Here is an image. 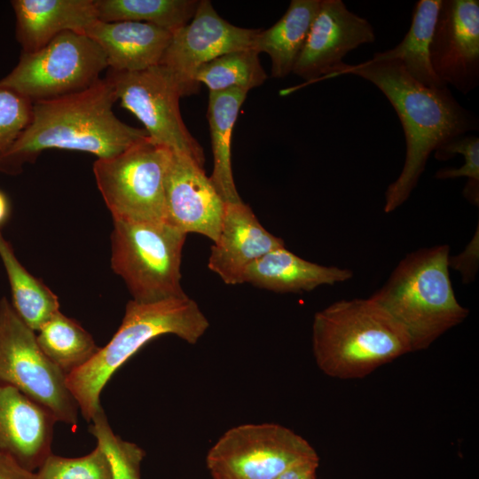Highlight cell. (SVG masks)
Wrapping results in <instances>:
<instances>
[{
    "label": "cell",
    "mask_w": 479,
    "mask_h": 479,
    "mask_svg": "<svg viewBox=\"0 0 479 479\" xmlns=\"http://www.w3.org/2000/svg\"><path fill=\"white\" fill-rule=\"evenodd\" d=\"M11 214V203L7 195L0 190V228L8 221Z\"/></svg>",
    "instance_id": "cell-35"
},
{
    "label": "cell",
    "mask_w": 479,
    "mask_h": 479,
    "mask_svg": "<svg viewBox=\"0 0 479 479\" xmlns=\"http://www.w3.org/2000/svg\"><path fill=\"white\" fill-rule=\"evenodd\" d=\"M106 78L112 84L121 106L141 122L153 143L185 154L204 167L203 149L185 125L180 114L182 89L168 67L157 65L136 72L109 69Z\"/></svg>",
    "instance_id": "cell-10"
},
{
    "label": "cell",
    "mask_w": 479,
    "mask_h": 479,
    "mask_svg": "<svg viewBox=\"0 0 479 479\" xmlns=\"http://www.w3.org/2000/svg\"><path fill=\"white\" fill-rule=\"evenodd\" d=\"M318 464V457L300 461L286 469L275 479H316Z\"/></svg>",
    "instance_id": "cell-34"
},
{
    "label": "cell",
    "mask_w": 479,
    "mask_h": 479,
    "mask_svg": "<svg viewBox=\"0 0 479 479\" xmlns=\"http://www.w3.org/2000/svg\"><path fill=\"white\" fill-rule=\"evenodd\" d=\"M170 155L147 137L96 160V184L113 221L166 222L164 179Z\"/></svg>",
    "instance_id": "cell-7"
},
{
    "label": "cell",
    "mask_w": 479,
    "mask_h": 479,
    "mask_svg": "<svg viewBox=\"0 0 479 479\" xmlns=\"http://www.w3.org/2000/svg\"><path fill=\"white\" fill-rule=\"evenodd\" d=\"M53 415L16 388L0 383V452L36 471L52 453Z\"/></svg>",
    "instance_id": "cell-17"
},
{
    "label": "cell",
    "mask_w": 479,
    "mask_h": 479,
    "mask_svg": "<svg viewBox=\"0 0 479 479\" xmlns=\"http://www.w3.org/2000/svg\"><path fill=\"white\" fill-rule=\"evenodd\" d=\"M247 92L240 89L209 91L207 118L214 159L209 178L224 203L242 201L234 183L231 145L233 127Z\"/></svg>",
    "instance_id": "cell-21"
},
{
    "label": "cell",
    "mask_w": 479,
    "mask_h": 479,
    "mask_svg": "<svg viewBox=\"0 0 479 479\" xmlns=\"http://www.w3.org/2000/svg\"><path fill=\"white\" fill-rule=\"evenodd\" d=\"M66 378L39 347L35 332L3 296L0 299V383L16 388L47 409L57 421L75 430L79 407Z\"/></svg>",
    "instance_id": "cell-8"
},
{
    "label": "cell",
    "mask_w": 479,
    "mask_h": 479,
    "mask_svg": "<svg viewBox=\"0 0 479 479\" xmlns=\"http://www.w3.org/2000/svg\"><path fill=\"white\" fill-rule=\"evenodd\" d=\"M449 257L448 245L409 253L371 296L406 331L412 351L429 347L469 313L456 299Z\"/></svg>",
    "instance_id": "cell-5"
},
{
    "label": "cell",
    "mask_w": 479,
    "mask_h": 479,
    "mask_svg": "<svg viewBox=\"0 0 479 479\" xmlns=\"http://www.w3.org/2000/svg\"><path fill=\"white\" fill-rule=\"evenodd\" d=\"M457 153L464 157V164L458 169L444 168L437 170V179L467 177L463 190L464 197L474 205L479 203V138L475 136H459L444 143L435 150L438 161H446Z\"/></svg>",
    "instance_id": "cell-29"
},
{
    "label": "cell",
    "mask_w": 479,
    "mask_h": 479,
    "mask_svg": "<svg viewBox=\"0 0 479 479\" xmlns=\"http://www.w3.org/2000/svg\"><path fill=\"white\" fill-rule=\"evenodd\" d=\"M311 342L319 369L339 379L363 378L412 351L406 331L371 297L341 300L318 311Z\"/></svg>",
    "instance_id": "cell-3"
},
{
    "label": "cell",
    "mask_w": 479,
    "mask_h": 479,
    "mask_svg": "<svg viewBox=\"0 0 479 479\" xmlns=\"http://www.w3.org/2000/svg\"><path fill=\"white\" fill-rule=\"evenodd\" d=\"M352 277L353 272L349 269L310 262L284 247L269 252L251 264L243 283L276 293H300L323 285L345 282Z\"/></svg>",
    "instance_id": "cell-20"
},
{
    "label": "cell",
    "mask_w": 479,
    "mask_h": 479,
    "mask_svg": "<svg viewBox=\"0 0 479 479\" xmlns=\"http://www.w3.org/2000/svg\"><path fill=\"white\" fill-rule=\"evenodd\" d=\"M209 322L188 295L156 302H128L121 326L109 342L84 365L67 375V386L90 423L102 407L101 391L113 374L152 340L173 334L195 344Z\"/></svg>",
    "instance_id": "cell-4"
},
{
    "label": "cell",
    "mask_w": 479,
    "mask_h": 479,
    "mask_svg": "<svg viewBox=\"0 0 479 479\" xmlns=\"http://www.w3.org/2000/svg\"><path fill=\"white\" fill-rule=\"evenodd\" d=\"M37 332L39 347L66 375L84 365L99 349L90 334L60 310Z\"/></svg>",
    "instance_id": "cell-25"
},
{
    "label": "cell",
    "mask_w": 479,
    "mask_h": 479,
    "mask_svg": "<svg viewBox=\"0 0 479 479\" xmlns=\"http://www.w3.org/2000/svg\"><path fill=\"white\" fill-rule=\"evenodd\" d=\"M432 69L463 94L479 83V1L442 0L429 46Z\"/></svg>",
    "instance_id": "cell-13"
},
{
    "label": "cell",
    "mask_w": 479,
    "mask_h": 479,
    "mask_svg": "<svg viewBox=\"0 0 479 479\" xmlns=\"http://www.w3.org/2000/svg\"><path fill=\"white\" fill-rule=\"evenodd\" d=\"M84 34L103 51L109 69L136 72L160 65L173 33L145 22L97 20Z\"/></svg>",
    "instance_id": "cell-18"
},
{
    "label": "cell",
    "mask_w": 479,
    "mask_h": 479,
    "mask_svg": "<svg viewBox=\"0 0 479 479\" xmlns=\"http://www.w3.org/2000/svg\"><path fill=\"white\" fill-rule=\"evenodd\" d=\"M375 41L370 22L342 0H321L293 73L307 82L330 77L344 56Z\"/></svg>",
    "instance_id": "cell-14"
},
{
    "label": "cell",
    "mask_w": 479,
    "mask_h": 479,
    "mask_svg": "<svg viewBox=\"0 0 479 479\" xmlns=\"http://www.w3.org/2000/svg\"><path fill=\"white\" fill-rule=\"evenodd\" d=\"M15 35L32 53L65 31L82 33L98 20L95 0H13Z\"/></svg>",
    "instance_id": "cell-19"
},
{
    "label": "cell",
    "mask_w": 479,
    "mask_h": 479,
    "mask_svg": "<svg viewBox=\"0 0 479 479\" xmlns=\"http://www.w3.org/2000/svg\"><path fill=\"white\" fill-rule=\"evenodd\" d=\"M320 1L292 0L285 14L273 26L259 29L253 49L270 56L272 77L283 78L293 72Z\"/></svg>",
    "instance_id": "cell-22"
},
{
    "label": "cell",
    "mask_w": 479,
    "mask_h": 479,
    "mask_svg": "<svg viewBox=\"0 0 479 479\" xmlns=\"http://www.w3.org/2000/svg\"><path fill=\"white\" fill-rule=\"evenodd\" d=\"M32 109L33 102L29 98L0 84V155L27 127Z\"/></svg>",
    "instance_id": "cell-31"
},
{
    "label": "cell",
    "mask_w": 479,
    "mask_h": 479,
    "mask_svg": "<svg viewBox=\"0 0 479 479\" xmlns=\"http://www.w3.org/2000/svg\"><path fill=\"white\" fill-rule=\"evenodd\" d=\"M259 29L243 28L223 19L208 0H200L192 20L172 34L160 65L175 75L184 97L198 92V68L231 51L253 48Z\"/></svg>",
    "instance_id": "cell-12"
},
{
    "label": "cell",
    "mask_w": 479,
    "mask_h": 479,
    "mask_svg": "<svg viewBox=\"0 0 479 479\" xmlns=\"http://www.w3.org/2000/svg\"><path fill=\"white\" fill-rule=\"evenodd\" d=\"M259 54L253 48L223 54L201 65L194 79L200 85L205 84L209 91L232 89L248 91L262 85L267 79Z\"/></svg>",
    "instance_id": "cell-27"
},
{
    "label": "cell",
    "mask_w": 479,
    "mask_h": 479,
    "mask_svg": "<svg viewBox=\"0 0 479 479\" xmlns=\"http://www.w3.org/2000/svg\"><path fill=\"white\" fill-rule=\"evenodd\" d=\"M0 479H34V472L9 454L0 452Z\"/></svg>",
    "instance_id": "cell-33"
},
{
    "label": "cell",
    "mask_w": 479,
    "mask_h": 479,
    "mask_svg": "<svg viewBox=\"0 0 479 479\" xmlns=\"http://www.w3.org/2000/svg\"><path fill=\"white\" fill-rule=\"evenodd\" d=\"M186 235L167 222L114 220L111 267L133 301L148 303L187 296L180 271Z\"/></svg>",
    "instance_id": "cell-6"
},
{
    "label": "cell",
    "mask_w": 479,
    "mask_h": 479,
    "mask_svg": "<svg viewBox=\"0 0 479 479\" xmlns=\"http://www.w3.org/2000/svg\"><path fill=\"white\" fill-rule=\"evenodd\" d=\"M479 237L478 226L476 232L466 247L465 250L456 256L449 257V267L459 271L462 275L464 283H470L474 280L479 262Z\"/></svg>",
    "instance_id": "cell-32"
},
{
    "label": "cell",
    "mask_w": 479,
    "mask_h": 479,
    "mask_svg": "<svg viewBox=\"0 0 479 479\" xmlns=\"http://www.w3.org/2000/svg\"><path fill=\"white\" fill-rule=\"evenodd\" d=\"M90 423L89 430L110 462L112 479H140V467L145 456V451L114 433L102 407Z\"/></svg>",
    "instance_id": "cell-28"
},
{
    "label": "cell",
    "mask_w": 479,
    "mask_h": 479,
    "mask_svg": "<svg viewBox=\"0 0 479 479\" xmlns=\"http://www.w3.org/2000/svg\"><path fill=\"white\" fill-rule=\"evenodd\" d=\"M341 75H357L374 84L394 107L404 130V163L398 177L386 191L385 213L407 200L433 151L479 128L476 115L463 107L447 86L429 88L421 84L397 60L371 59L357 65L342 62L330 77Z\"/></svg>",
    "instance_id": "cell-1"
},
{
    "label": "cell",
    "mask_w": 479,
    "mask_h": 479,
    "mask_svg": "<svg viewBox=\"0 0 479 479\" xmlns=\"http://www.w3.org/2000/svg\"><path fill=\"white\" fill-rule=\"evenodd\" d=\"M0 258L12 293V304L17 314L35 332L59 311L58 296L20 263L12 245L0 232Z\"/></svg>",
    "instance_id": "cell-24"
},
{
    "label": "cell",
    "mask_w": 479,
    "mask_h": 479,
    "mask_svg": "<svg viewBox=\"0 0 479 479\" xmlns=\"http://www.w3.org/2000/svg\"><path fill=\"white\" fill-rule=\"evenodd\" d=\"M164 189L166 222L185 234L199 233L215 242L225 203L204 167L185 154L171 152Z\"/></svg>",
    "instance_id": "cell-15"
},
{
    "label": "cell",
    "mask_w": 479,
    "mask_h": 479,
    "mask_svg": "<svg viewBox=\"0 0 479 479\" xmlns=\"http://www.w3.org/2000/svg\"><path fill=\"white\" fill-rule=\"evenodd\" d=\"M34 479H112L110 462L97 446L78 458H65L51 453L34 472Z\"/></svg>",
    "instance_id": "cell-30"
},
{
    "label": "cell",
    "mask_w": 479,
    "mask_h": 479,
    "mask_svg": "<svg viewBox=\"0 0 479 479\" xmlns=\"http://www.w3.org/2000/svg\"><path fill=\"white\" fill-rule=\"evenodd\" d=\"M105 53L85 34L65 31L32 53L21 52L17 66L0 84L33 103L84 90L107 68Z\"/></svg>",
    "instance_id": "cell-9"
},
{
    "label": "cell",
    "mask_w": 479,
    "mask_h": 479,
    "mask_svg": "<svg viewBox=\"0 0 479 479\" xmlns=\"http://www.w3.org/2000/svg\"><path fill=\"white\" fill-rule=\"evenodd\" d=\"M442 0L416 3L411 27L394 48L376 52L373 59L397 60L414 80L429 88L445 87L435 75L429 59V46Z\"/></svg>",
    "instance_id": "cell-23"
},
{
    "label": "cell",
    "mask_w": 479,
    "mask_h": 479,
    "mask_svg": "<svg viewBox=\"0 0 479 479\" xmlns=\"http://www.w3.org/2000/svg\"><path fill=\"white\" fill-rule=\"evenodd\" d=\"M316 457L313 447L286 427L243 424L224 433L208 452L206 465L213 479H275Z\"/></svg>",
    "instance_id": "cell-11"
},
{
    "label": "cell",
    "mask_w": 479,
    "mask_h": 479,
    "mask_svg": "<svg viewBox=\"0 0 479 479\" xmlns=\"http://www.w3.org/2000/svg\"><path fill=\"white\" fill-rule=\"evenodd\" d=\"M117 100L105 77L90 88L60 98L33 103L29 124L0 155V172L15 176L48 149L114 156L149 137L144 129L120 121L113 112Z\"/></svg>",
    "instance_id": "cell-2"
},
{
    "label": "cell",
    "mask_w": 479,
    "mask_h": 479,
    "mask_svg": "<svg viewBox=\"0 0 479 479\" xmlns=\"http://www.w3.org/2000/svg\"><path fill=\"white\" fill-rule=\"evenodd\" d=\"M200 0H95L98 20L149 23L170 32L186 25Z\"/></svg>",
    "instance_id": "cell-26"
},
{
    "label": "cell",
    "mask_w": 479,
    "mask_h": 479,
    "mask_svg": "<svg viewBox=\"0 0 479 479\" xmlns=\"http://www.w3.org/2000/svg\"><path fill=\"white\" fill-rule=\"evenodd\" d=\"M208 269L227 285L243 283L248 267L285 242L268 232L243 201L225 203L217 240L213 242Z\"/></svg>",
    "instance_id": "cell-16"
}]
</instances>
